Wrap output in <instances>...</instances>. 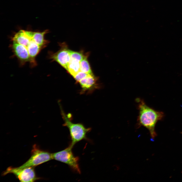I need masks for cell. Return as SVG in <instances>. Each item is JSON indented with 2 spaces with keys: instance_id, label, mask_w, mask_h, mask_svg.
<instances>
[{
  "instance_id": "13",
  "label": "cell",
  "mask_w": 182,
  "mask_h": 182,
  "mask_svg": "<svg viewBox=\"0 0 182 182\" xmlns=\"http://www.w3.org/2000/svg\"><path fill=\"white\" fill-rule=\"evenodd\" d=\"M88 74H89L80 71L73 77L77 82H79Z\"/></svg>"
},
{
  "instance_id": "2",
  "label": "cell",
  "mask_w": 182,
  "mask_h": 182,
  "mask_svg": "<svg viewBox=\"0 0 182 182\" xmlns=\"http://www.w3.org/2000/svg\"><path fill=\"white\" fill-rule=\"evenodd\" d=\"M136 100L138 103L139 110L137 119L138 127L143 126L147 128L151 137L154 138L156 135L155 125L157 122L163 117L164 113L149 107L143 99L138 98Z\"/></svg>"
},
{
  "instance_id": "12",
  "label": "cell",
  "mask_w": 182,
  "mask_h": 182,
  "mask_svg": "<svg viewBox=\"0 0 182 182\" xmlns=\"http://www.w3.org/2000/svg\"><path fill=\"white\" fill-rule=\"evenodd\" d=\"M70 58L76 59L80 62L84 57L81 52L70 50Z\"/></svg>"
},
{
  "instance_id": "5",
  "label": "cell",
  "mask_w": 182,
  "mask_h": 182,
  "mask_svg": "<svg viewBox=\"0 0 182 182\" xmlns=\"http://www.w3.org/2000/svg\"><path fill=\"white\" fill-rule=\"evenodd\" d=\"M31 151V156L25 163L18 167L20 169L33 167L52 159V153L40 149L35 145Z\"/></svg>"
},
{
  "instance_id": "4",
  "label": "cell",
  "mask_w": 182,
  "mask_h": 182,
  "mask_svg": "<svg viewBox=\"0 0 182 182\" xmlns=\"http://www.w3.org/2000/svg\"><path fill=\"white\" fill-rule=\"evenodd\" d=\"M72 148L70 145L63 150L52 153V158L67 164L74 171L80 173L79 158L74 155L72 150Z\"/></svg>"
},
{
  "instance_id": "10",
  "label": "cell",
  "mask_w": 182,
  "mask_h": 182,
  "mask_svg": "<svg viewBox=\"0 0 182 182\" xmlns=\"http://www.w3.org/2000/svg\"><path fill=\"white\" fill-rule=\"evenodd\" d=\"M80 61L70 58L67 65V71L73 77L80 71Z\"/></svg>"
},
{
  "instance_id": "11",
  "label": "cell",
  "mask_w": 182,
  "mask_h": 182,
  "mask_svg": "<svg viewBox=\"0 0 182 182\" xmlns=\"http://www.w3.org/2000/svg\"><path fill=\"white\" fill-rule=\"evenodd\" d=\"M87 58L84 56L80 62V71L88 74H93Z\"/></svg>"
},
{
  "instance_id": "1",
  "label": "cell",
  "mask_w": 182,
  "mask_h": 182,
  "mask_svg": "<svg viewBox=\"0 0 182 182\" xmlns=\"http://www.w3.org/2000/svg\"><path fill=\"white\" fill-rule=\"evenodd\" d=\"M48 33L47 30L42 32L20 30L11 39V41L21 45L28 52L30 59V64L32 67L36 66V57L49 42L44 38L45 35Z\"/></svg>"
},
{
  "instance_id": "3",
  "label": "cell",
  "mask_w": 182,
  "mask_h": 182,
  "mask_svg": "<svg viewBox=\"0 0 182 182\" xmlns=\"http://www.w3.org/2000/svg\"><path fill=\"white\" fill-rule=\"evenodd\" d=\"M60 107L61 115L64 122L63 125L67 127L69 130L71 141L70 145L73 147L77 143L86 139L87 134L90 131L91 128L85 127L81 123L72 122L70 116V115L65 114L61 107Z\"/></svg>"
},
{
  "instance_id": "7",
  "label": "cell",
  "mask_w": 182,
  "mask_h": 182,
  "mask_svg": "<svg viewBox=\"0 0 182 182\" xmlns=\"http://www.w3.org/2000/svg\"><path fill=\"white\" fill-rule=\"evenodd\" d=\"M62 47L56 53L49 52V57L67 70V65L70 59V50L66 46Z\"/></svg>"
},
{
  "instance_id": "6",
  "label": "cell",
  "mask_w": 182,
  "mask_h": 182,
  "mask_svg": "<svg viewBox=\"0 0 182 182\" xmlns=\"http://www.w3.org/2000/svg\"><path fill=\"white\" fill-rule=\"evenodd\" d=\"M9 173L14 174L21 182H32L38 179L33 167L20 169L18 167H10L3 173L2 175L4 176Z\"/></svg>"
},
{
  "instance_id": "8",
  "label": "cell",
  "mask_w": 182,
  "mask_h": 182,
  "mask_svg": "<svg viewBox=\"0 0 182 182\" xmlns=\"http://www.w3.org/2000/svg\"><path fill=\"white\" fill-rule=\"evenodd\" d=\"M10 47L14 55L18 59L20 64L22 65L30 61L28 52L21 45L13 41Z\"/></svg>"
},
{
  "instance_id": "9",
  "label": "cell",
  "mask_w": 182,
  "mask_h": 182,
  "mask_svg": "<svg viewBox=\"0 0 182 182\" xmlns=\"http://www.w3.org/2000/svg\"><path fill=\"white\" fill-rule=\"evenodd\" d=\"M97 79L93 74H89L79 82L82 88L81 92H90L99 87L97 84Z\"/></svg>"
}]
</instances>
